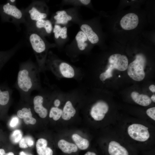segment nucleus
Masks as SVG:
<instances>
[{
    "label": "nucleus",
    "instance_id": "f257e3e1",
    "mask_svg": "<svg viewBox=\"0 0 155 155\" xmlns=\"http://www.w3.org/2000/svg\"><path fill=\"white\" fill-rule=\"evenodd\" d=\"M40 73L37 65L30 60L20 64L15 87L22 97L28 98L33 91L42 90Z\"/></svg>",
    "mask_w": 155,
    "mask_h": 155
},
{
    "label": "nucleus",
    "instance_id": "2f4dec72",
    "mask_svg": "<svg viewBox=\"0 0 155 155\" xmlns=\"http://www.w3.org/2000/svg\"><path fill=\"white\" fill-rule=\"evenodd\" d=\"M149 90L152 92H155V86L154 84H152L149 87Z\"/></svg>",
    "mask_w": 155,
    "mask_h": 155
},
{
    "label": "nucleus",
    "instance_id": "c756f323",
    "mask_svg": "<svg viewBox=\"0 0 155 155\" xmlns=\"http://www.w3.org/2000/svg\"><path fill=\"white\" fill-rule=\"evenodd\" d=\"M0 155H14L13 153L10 152L6 153L5 150L2 149H0Z\"/></svg>",
    "mask_w": 155,
    "mask_h": 155
},
{
    "label": "nucleus",
    "instance_id": "f704fd0d",
    "mask_svg": "<svg viewBox=\"0 0 155 155\" xmlns=\"http://www.w3.org/2000/svg\"><path fill=\"white\" fill-rule=\"evenodd\" d=\"M151 99L152 100V101L154 102H155V94L153 95L151 97Z\"/></svg>",
    "mask_w": 155,
    "mask_h": 155
},
{
    "label": "nucleus",
    "instance_id": "7c9ffc66",
    "mask_svg": "<svg viewBox=\"0 0 155 155\" xmlns=\"http://www.w3.org/2000/svg\"><path fill=\"white\" fill-rule=\"evenodd\" d=\"M80 1L82 3L85 5L89 4L91 1L90 0H80Z\"/></svg>",
    "mask_w": 155,
    "mask_h": 155
},
{
    "label": "nucleus",
    "instance_id": "2eb2a0df",
    "mask_svg": "<svg viewBox=\"0 0 155 155\" xmlns=\"http://www.w3.org/2000/svg\"><path fill=\"white\" fill-rule=\"evenodd\" d=\"M47 142L43 138H40L36 142L37 152L38 155H53V151L49 147H47Z\"/></svg>",
    "mask_w": 155,
    "mask_h": 155
},
{
    "label": "nucleus",
    "instance_id": "aec40b11",
    "mask_svg": "<svg viewBox=\"0 0 155 155\" xmlns=\"http://www.w3.org/2000/svg\"><path fill=\"white\" fill-rule=\"evenodd\" d=\"M72 138L76 146L80 149L84 150L87 149L89 147V143L88 141L86 139L82 138L78 134H73Z\"/></svg>",
    "mask_w": 155,
    "mask_h": 155
},
{
    "label": "nucleus",
    "instance_id": "7ed1b4c3",
    "mask_svg": "<svg viewBox=\"0 0 155 155\" xmlns=\"http://www.w3.org/2000/svg\"><path fill=\"white\" fill-rule=\"evenodd\" d=\"M27 36L35 55L40 73L46 70L45 63L48 55V48L41 35L27 28Z\"/></svg>",
    "mask_w": 155,
    "mask_h": 155
},
{
    "label": "nucleus",
    "instance_id": "9b49d317",
    "mask_svg": "<svg viewBox=\"0 0 155 155\" xmlns=\"http://www.w3.org/2000/svg\"><path fill=\"white\" fill-rule=\"evenodd\" d=\"M30 29L42 36V32L47 34H50L53 30L51 22L48 20L41 19L26 25Z\"/></svg>",
    "mask_w": 155,
    "mask_h": 155
},
{
    "label": "nucleus",
    "instance_id": "f8f14e48",
    "mask_svg": "<svg viewBox=\"0 0 155 155\" xmlns=\"http://www.w3.org/2000/svg\"><path fill=\"white\" fill-rule=\"evenodd\" d=\"M139 23L138 16L135 14L130 13L123 16L120 21L122 28L125 30H130L135 28Z\"/></svg>",
    "mask_w": 155,
    "mask_h": 155
},
{
    "label": "nucleus",
    "instance_id": "c85d7f7f",
    "mask_svg": "<svg viewBox=\"0 0 155 155\" xmlns=\"http://www.w3.org/2000/svg\"><path fill=\"white\" fill-rule=\"evenodd\" d=\"M27 140V145L28 147L32 146L34 143V141L32 138L30 137H26Z\"/></svg>",
    "mask_w": 155,
    "mask_h": 155
},
{
    "label": "nucleus",
    "instance_id": "ddd939ff",
    "mask_svg": "<svg viewBox=\"0 0 155 155\" xmlns=\"http://www.w3.org/2000/svg\"><path fill=\"white\" fill-rule=\"evenodd\" d=\"M17 116L19 118L23 119L24 123L27 124L34 125L36 123V119L32 117V114L31 108L24 107L18 111Z\"/></svg>",
    "mask_w": 155,
    "mask_h": 155
},
{
    "label": "nucleus",
    "instance_id": "c9c22d12",
    "mask_svg": "<svg viewBox=\"0 0 155 155\" xmlns=\"http://www.w3.org/2000/svg\"><path fill=\"white\" fill-rule=\"evenodd\" d=\"M20 155H28L26 154L25 152L23 151L20 152L19 154Z\"/></svg>",
    "mask_w": 155,
    "mask_h": 155
},
{
    "label": "nucleus",
    "instance_id": "393cba45",
    "mask_svg": "<svg viewBox=\"0 0 155 155\" xmlns=\"http://www.w3.org/2000/svg\"><path fill=\"white\" fill-rule=\"evenodd\" d=\"M22 137V133L21 131L19 130H16L11 134L10 138L12 142L15 144L19 142Z\"/></svg>",
    "mask_w": 155,
    "mask_h": 155
},
{
    "label": "nucleus",
    "instance_id": "9d476101",
    "mask_svg": "<svg viewBox=\"0 0 155 155\" xmlns=\"http://www.w3.org/2000/svg\"><path fill=\"white\" fill-rule=\"evenodd\" d=\"M108 109V105L106 102L102 100H98L92 106L90 114L95 120L101 121L104 118Z\"/></svg>",
    "mask_w": 155,
    "mask_h": 155
},
{
    "label": "nucleus",
    "instance_id": "bb28decb",
    "mask_svg": "<svg viewBox=\"0 0 155 155\" xmlns=\"http://www.w3.org/2000/svg\"><path fill=\"white\" fill-rule=\"evenodd\" d=\"M19 146L20 148H26L28 147L26 137L22 138L19 142Z\"/></svg>",
    "mask_w": 155,
    "mask_h": 155
},
{
    "label": "nucleus",
    "instance_id": "0eeeda50",
    "mask_svg": "<svg viewBox=\"0 0 155 155\" xmlns=\"http://www.w3.org/2000/svg\"><path fill=\"white\" fill-rule=\"evenodd\" d=\"M54 85L48 88H42L39 91L38 94L35 96L33 98V103L34 111L42 118H45L47 115L48 110L44 106L46 99L51 94Z\"/></svg>",
    "mask_w": 155,
    "mask_h": 155
},
{
    "label": "nucleus",
    "instance_id": "f03ea898",
    "mask_svg": "<svg viewBox=\"0 0 155 155\" xmlns=\"http://www.w3.org/2000/svg\"><path fill=\"white\" fill-rule=\"evenodd\" d=\"M46 70H49L59 80L72 79L79 83L82 73L81 68L73 66L59 59L52 52L48 53L45 63Z\"/></svg>",
    "mask_w": 155,
    "mask_h": 155
},
{
    "label": "nucleus",
    "instance_id": "f3484780",
    "mask_svg": "<svg viewBox=\"0 0 155 155\" xmlns=\"http://www.w3.org/2000/svg\"><path fill=\"white\" fill-rule=\"evenodd\" d=\"M80 29L91 43L94 44L98 42L99 40L98 36L89 25L83 24L81 26Z\"/></svg>",
    "mask_w": 155,
    "mask_h": 155
},
{
    "label": "nucleus",
    "instance_id": "a878e982",
    "mask_svg": "<svg viewBox=\"0 0 155 155\" xmlns=\"http://www.w3.org/2000/svg\"><path fill=\"white\" fill-rule=\"evenodd\" d=\"M146 113L148 116L155 120V107H153L148 108L146 111Z\"/></svg>",
    "mask_w": 155,
    "mask_h": 155
},
{
    "label": "nucleus",
    "instance_id": "4be33fe9",
    "mask_svg": "<svg viewBox=\"0 0 155 155\" xmlns=\"http://www.w3.org/2000/svg\"><path fill=\"white\" fill-rule=\"evenodd\" d=\"M53 32L55 38L58 39L59 37L63 39H66L67 37V29L66 27L61 28L57 24H55L53 29Z\"/></svg>",
    "mask_w": 155,
    "mask_h": 155
},
{
    "label": "nucleus",
    "instance_id": "cd10ccee",
    "mask_svg": "<svg viewBox=\"0 0 155 155\" xmlns=\"http://www.w3.org/2000/svg\"><path fill=\"white\" fill-rule=\"evenodd\" d=\"M18 118L16 117H14L12 118L10 121V125L12 127H15L18 124Z\"/></svg>",
    "mask_w": 155,
    "mask_h": 155
},
{
    "label": "nucleus",
    "instance_id": "412c9836",
    "mask_svg": "<svg viewBox=\"0 0 155 155\" xmlns=\"http://www.w3.org/2000/svg\"><path fill=\"white\" fill-rule=\"evenodd\" d=\"M75 39L79 49L81 51L84 50L87 46L85 42L87 38L85 34L82 31H79L76 36Z\"/></svg>",
    "mask_w": 155,
    "mask_h": 155
},
{
    "label": "nucleus",
    "instance_id": "20e7f679",
    "mask_svg": "<svg viewBox=\"0 0 155 155\" xmlns=\"http://www.w3.org/2000/svg\"><path fill=\"white\" fill-rule=\"evenodd\" d=\"M42 2L34 1L26 8L22 9L26 25L41 19L47 16V8Z\"/></svg>",
    "mask_w": 155,
    "mask_h": 155
},
{
    "label": "nucleus",
    "instance_id": "473e14b6",
    "mask_svg": "<svg viewBox=\"0 0 155 155\" xmlns=\"http://www.w3.org/2000/svg\"><path fill=\"white\" fill-rule=\"evenodd\" d=\"M9 2H8L9 4L12 5H16V0H10L9 1Z\"/></svg>",
    "mask_w": 155,
    "mask_h": 155
},
{
    "label": "nucleus",
    "instance_id": "b1692460",
    "mask_svg": "<svg viewBox=\"0 0 155 155\" xmlns=\"http://www.w3.org/2000/svg\"><path fill=\"white\" fill-rule=\"evenodd\" d=\"M63 109L60 107L52 106L50 108L49 113L50 118H53L54 120L57 121L62 116Z\"/></svg>",
    "mask_w": 155,
    "mask_h": 155
},
{
    "label": "nucleus",
    "instance_id": "5701e85b",
    "mask_svg": "<svg viewBox=\"0 0 155 155\" xmlns=\"http://www.w3.org/2000/svg\"><path fill=\"white\" fill-rule=\"evenodd\" d=\"M19 47V46L17 45L7 52L0 53V69L3 64L15 54Z\"/></svg>",
    "mask_w": 155,
    "mask_h": 155
},
{
    "label": "nucleus",
    "instance_id": "1a4fd4ad",
    "mask_svg": "<svg viewBox=\"0 0 155 155\" xmlns=\"http://www.w3.org/2000/svg\"><path fill=\"white\" fill-rule=\"evenodd\" d=\"M127 130L129 136L138 141H146L150 137L148 128L140 124H131L129 126Z\"/></svg>",
    "mask_w": 155,
    "mask_h": 155
},
{
    "label": "nucleus",
    "instance_id": "6ab92c4d",
    "mask_svg": "<svg viewBox=\"0 0 155 155\" xmlns=\"http://www.w3.org/2000/svg\"><path fill=\"white\" fill-rule=\"evenodd\" d=\"M56 14L54 16V18L56 21V24H67L69 21L71 20L72 19L71 16L67 14L64 10L58 11L56 12Z\"/></svg>",
    "mask_w": 155,
    "mask_h": 155
},
{
    "label": "nucleus",
    "instance_id": "72a5a7b5",
    "mask_svg": "<svg viewBox=\"0 0 155 155\" xmlns=\"http://www.w3.org/2000/svg\"><path fill=\"white\" fill-rule=\"evenodd\" d=\"M84 155H96V154L94 152L88 151Z\"/></svg>",
    "mask_w": 155,
    "mask_h": 155
},
{
    "label": "nucleus",
    "instance_id": "4468645a",
    "mask_svg": "<svg viewBox=\"0 0 155 155\" xmlns=\"http://www.w3.org/2000/svg\"><path fill=\"white\" fill-rule=\"evenodd\" d=\"M108 151L110 155H129L127 149L115 141L110 142Z\"/></svg>",
    "mask_w": 155,
    "mask_h": 155
},
{
    "label": "nucleus",
    "instance_id": "423d86ee",
    "mask_svg": "<svg viewBox=\"0 0 155 155\" xmlns=\"http://www.w3.org/2000/svg\"><path fill=\"white\" fill-rule=\"evenodd\" d=\"M146 59L141 54L137 55L135 60L130 63L127 67V73L133 80L140 81L145 77L144 71L146 64Z\"/></svg>",
    "mask_w": 155,
    "mask_h": 155
},
{
    "label": "nucleus",
    "instance_id": "39448f33",
    "mask_svg": "<svg viewBox=\"0 0 155 155\" xmlns=\"http://www.w3.org/2000/svg\"><path fill=\"white\" fill-rule=\"evenodd\" d=\"M108 64L106 70L101 73L105 79L113 76L112 72L114 69L123 71L126 70L128 65V61L127 56L119 54H113L108 59Z\"/></svg>",
    "mask_w": 155,
    "mask_h": 155
},
{
    "label": "nucleus",
    "instance_id": "a211bd4d",
    "mask_svg": "<svg viewBox=\"0 0 155 155\" xmlns=\"http://www.w3.org/2000/svg\"><path fill=\"white\" fill-rule=\"evenodd\" d=\"M59 148L64 153L70 154L78 150L77 146L75 144L69 143L64 140H60L58 143Z\"/></svg>",
    "mask_w": 155,
    "mask_h": 155
},
{
    "label": "nucleus",
    "instance_id": "dca6fc26",
    "mask_svg": "<svg viewBox=\"0 0 155 155\" xmlns=\"http://www.w3.org/2000/svg\"><path fill=\"white\" fill-rule=\"evenodd\" d=\"M131 96L135 102L142 106H148L151 103V100L148 96L144 94H140L136 92H132Z\"/></svg>",
    "mask_w": 155,
    "mask_h": 155
},
{
    "label": "nucleus",
    "instance_id": "6e6552de",
    "mask_svg": "<svg viewBox=\"0 0 155 155\" xmlns=\"http://www.w3.org/2000/svg\"><path fill=\"white\" fill-rule=\"evenodd\" d=\"M3 12L7 16L8 20L16 25L25 23V17L22 10L18 8L16 5L8 3L3 7Z\"/></svg>",
    "mask_w": 155,
    "mask_h": 155
}]
</instances>
